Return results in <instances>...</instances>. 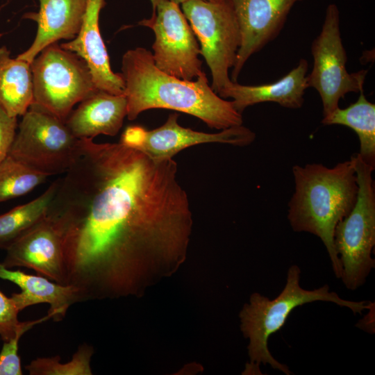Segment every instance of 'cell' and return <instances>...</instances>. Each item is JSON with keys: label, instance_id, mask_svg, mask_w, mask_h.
Wrapping results in <instances>:
<instances>
[{"label": "cell", "instance_id": "obj_1", "mask_svg": "<svg viewBox=\"0 0 375 375\" xmlns=\"http://www.w3.org/2000/svg\"><path fill=\"white\" fill-rule=\"evenodd\" d=\"M80 140L47 211L62 235L65 284L83 301L137 295L148 272L187 253L193 220L177 163Z\"/></svg>", "mask_w": 375, "mask_h": 375}, {"label": "cell", "instance_id": "obj_2", "mask_svg": "<svg viewBox=\"0 0 375 375\" xmlns=\"http://www.w3.org/2000/svg\"><path fill=\"white\" fill-rule=\"evenodd\" d=\"M121 69L128 120L147 110L164 108L194 116L217 130L243 124L242 114L232 101L213 91L205 72L192 81L169 75L156 66L151 52L143 47L125 52Z\"/></svg>", "mask_w": 375, "mask_h": 375}, {"label": "cell", "instance_id": "obj_3", "mask_svg": "<svg viewBox=\"0 0 375 375\" xmlns=\"http://www.w3.org/2000/svg\"><path fill=\"white\" fill-rule=\"evenodd\" d=\"M294 192L288 203V218L296 232L320 238L330 257L333 272L341 278L342 265L334 244L335 229L353 209L358 195L357 177L351 158L333 167L307 164L292 167Z\"/></svg>", "mask_w": 375, "mask_h": 375}, {"label": "cell", "instance_id": "obj_4", "mask_svg": "<svg viewBox=\"0 0 375 375\" xmlns=\"http://www.w3.org/2000/svg\"><path fill=\"white\" fill-rule=\"evenodd\" d=\"M301 269L292 265L287 274L286 284L274 299L259 294L251 295L249 303L240 312L241 330L249 340V356L253 364H269L286 375L291 374L288 367L277 361L269 351L268 339L285 324L290 313L298 306L316 301L333 302L349 308L354 314H361L365 309H372L369 301H352L342 299L329 286L308 290L300 286Z\"/></svg>", "mask_w": 375, "mask_h": 375}, {"label": "cell", "instance_id": "obj_5", "mask_svg": "<svg viewBox=\"0 0 375 375\" xmlns=\"http://www.w3.org/2000/svg\"><path fill=\"white\" fill-rule=\"evenodd\" d=\"M358 186L356 203L349 214L337 224L334 244L342 265L341 278L346 288L355 290L364 284L375 260L374 167L357 153L351 156Z\"/></svg>", "mask_w": 375, "mask_h": 375}, {"label": "cell", "instance_id": "obj_6", "mask_svg": "<svg viewBox=\"0 0 375 375\" xmlns=\"http://www.w3.org/2000/svg\"><path fill=\"white\" fill-rule=\"evenodd\" d=\"M65 122L33 103L22 115L8 155L48 176L65 173L81 155Z\"/></svg>", "mask_w": 375, "mask_h": 375}, {"label": "cell", "instance_id": "obj_7", "mask_svg": "<svg viewBox=\"0 0 375 375\" xmlns=\"http://www.w3.org/2000/svg\"><path fill=\"white\" fill-rule=\"evenodd\" d=\"M33 103L65 122L74 106L98 90L85 61L58 42L31 62Z\"/></svg>", "mask_w": 375, "mask_h": 375}, {"label": "cell", "instance_id": "obj_8", "mask_svg": "<svg viewBox=\"0 0 375 375\" xmlns=\"http://www.w3.org/2000/svg\"><path fill=\"white\" fill-rule=\"evenodd\" d=\"M181 5L210 70V87L219 94L232 82L228 71L235 64L241 44L234 10L228 0H188Z\"/></svg>", "mask_w": 375, "mask_h": 375}, {"label": "cell", "instance_id": "obj_9", "mask_svg": "<svg viewBox=\"0 0 375 375\" xmlns=\"http://www.w3.org/2000/svg\"><path fill=\"white\" fill-rule=\"evenodd\" d=\"M340 22L338 6L330 3L326 10L322 30L311 44L313 67L307 75L308 85L315 88L320 96L323 117L339 108L340 100L347 94L363 90L367 74L366 69L348 72Z\"/></svg>", "mask_w": 375, "mask_h": 375}, {"label": "cell", "instance_id": "obj_10", "mask_svg": "<svg viewBox=\"0 0 375 375\" xmlns=\"http://www.w3.org/2000/svg\"><path fill=\"white\" fill-rule=\"evenodd\" d=\"M139 24L154 33L151 53L160 70L186 81L194 80L204 72L197 39L179 4L160 0L155 15Z\"/></svg>", "mask_w": 375, "mask_h": 375}, {"label": "cell", "instance_id": "obj_11", "mask_svg": "<svg viewBox=\"0 0 375 375\" xmlns=\"http://www.w3.org/2000/svg\"><path fill=\"white\" fill-rule=\"evenodd\" d=\"M178 114H170L162 126L152 130L129 126L122 133L119 142L160 161L172 159L181 151L197 144L220 143L244 147L256 138L255 133L243 125L209 133L184 128L178 124Z\"/></svg>", "mask_w": 375, "mask_h": 375}, {"label": "cell", "instance_id": "obj_12", "mask_svg": "<svg viewBox=\"0 0 375 375\" xmlns=\"http://www.w3.org/2000/svg\"><path fill=\"white\" fill-rule=\"evenodd\" d=\"M301 1L228 0L241 34V44L231 74L233 82H238L240 73L250 57L278 36L291 9Z\"/></svg>", "mask_w": 375, "mask_h": 375}, {"label": "cell", "instance_id": "obj_13", "mask_svg": "<svg viewBox=\"0 0 375 375\" xmlns=\"http://www.w3.org/2000/svg\"><path fill=\"white\" fill-rule=\"evenodd\" d=\"M6 250L4 267H26L65 285L62 235L47 214Z\"/></svg>", "mask_w": 375, "mask_h": 375}, {"label": "cell", "instance_id": "obj_14", "mask_svg": "<svg viewBox=\"0 0 375 375\" xmlns=\"http://www.w3.org/2000/svg\"><path fill=\"white\" fill-rule=\"evenodd\" d=\"M105 5V0H87L78 34L74 39L60 45L85 61L98 90L113 94H124L123 78L120 73L112 72L100 33L99 15Z\"/></svg>", "mask_w": 375, "mask_h": 375}, {"label": "cell", "instance_id": "obj_15", "mask_svg": "<svg viewBox=\"0 0 375 375\" xmlns=\"http://www.w3.org/2000/svg\"><path fill=\"white\" fill-rule=\"evenodd\" d=\"M37 12L24 17L34 20L37 33L31 45L17 58L31 63L49 45L60 40H71L78 34L83 21L87 0H39Z\"/></svg>", "mask_w": 375, "mask_h": 375}, {"label": "cell", "instance_id": "obj_16", "mask_svg": "<svg viewBox=\"0 0 375 375\" xmlns=\"http://www.w3.org/2000/svg\"><path fill=\"white\" fill-rule=\"evenodd\" d=\"M308 62L301 58L297 65L276 82L259 85H244L231 82L218 94L223 99L231 98L234 108L241 114L249 106L264 102H274L290 108H300L308 88Z\"/></svg>", "mask_w": 375, "mask_h": 375}, {"label": "cell", "instance_id": "obj_17", "mask_svg": "<svg viewBox=\"0 0 375 375\" xmlns=\"http://www.w3.org/2000/svg\"><path fill=\"white\" fill-rule=\"evenodd\" d=\"M0 278L9 281L21 289V292L13 293L10 297L19 312L28 306L48 303L47 314L54 322H60L72 305L83 301L81 293L74 286L60 284L41 275L12 270L1 262Z\"/></svg>", "mask_w": 375, "mask_h": 375}, {"label": "cell", "instance_id": "obj_18", "mask_svg": "<svg viewBox=\"0 0 375 375\" xmlns=\"http://www.w3.org/2000/svg\"><path fill=\"white\" fill-rule=\"evenodd\" d=\"M126 115L127 101L124 94L98 90L72 110L65 124L78 139H93L101 134L115 136Z\"/></svg>", "mask_w": 375, "mask_h": 375}, {"label": "cell", "instance_id": "obj_19", "mask_svg": "<svg viewBox=\"0 0 375 375\" xmlns=\"http://www.w3.org/2000/svg\"><path fill=\"white\" fill-rule=\"evenodd\" d=\"M33 103L31 63L0 47V104L11 117L22 116Z\"/></svg>", "mask_w": 375, "mask_h": 375}, {"label": "cell", "instance_id": "obj_20", "mask_svg": "<svg viewBox=\"0 0 375 375\" xmlns=\"http://www.w3.org/2000/svg\"><path fill=\"white\" fill-rule=\"evenodd\" d=\"M358 100L345 108H338L323 117L324 125H342L351 128L360 142L358 154L367 163L375 165V104L360 92Z\"/></svg>", "mask_w": 375, "mask_h": 375}, {"label": "cell", "instance_id": "obj_21", "mask_svg": "<svg viewBox=\"0 0 375 375\" xmlns=\"http://www.w3.org/2000/svg\"><path fill=\"white\" fill-rule=\"evenodd\" d=\"M58 184L59 178L35 199L0 215V249L6 250L19 237L46 216Z\"/></svg>", "mask_w": 375, "mask_h": 375}, {"label": "cell", "instance_id": "obj_22", "mask_svg": "<svg viewBox=\"0 0 375 375\" xmlns=\"http://www.w3.org/2000/svg\"><path fill=\"white\" fill-rule=\"evenodd\" d=\"M48 177L8 155L0 162V202L26 194Z\"/></svg>", "mask_w": 375, "mask_h": 375}, {"label": "cell", "instance_id": "obj_23", "mask_svg": "<svg viewBox=\"0 0 375 375\" xmlns=\"http://www.w3.org/2000/svg\"><path fill=\"white\" fill-rule=\"evenodd\" d=\"M93 353V347L83 343L66 363H61L60 357L57 355L38 358L25 368L30 375H92L90 362Z\"/></svg>", "mask_w": 375, "mask_h": 375}, {"label": "cell", "instance_id": "obj_24", "mask_svg": "<svg viewBox=\"0 0 375 375\" xmlns=\"http://www.w3.org/2000/svg\"><path fill=\"white\" fill-rule=\"evenodd\" d=\"M51 319L47 314L42 318L26 322H21L15 335L8 341H4L0 351V375H22L21 359L18 354L19 342L21 337L34 326Z\"/></svg>", "mask_w": 375, "mask_h": 375}, {"label": "cell", "instance_id": "obj_25", "mask_svg": "<svg viewBox=\"0 0 375 375\" xmlns=\"http://www.w3.org/2000/svg\"><path fill=\"white\" fill-rule=\"evenodd\" d=\"M12 299L0 290V339L8 341L15 335L21 322Z\"/></svg>", "mask_w": 375, "mask_h": 375}, {"label": "cell", "instance_id": "obj_26", "mask_svg": "<svg viewBox=\"0 0 375 375\" xmlns=\"http://www.w3.org/2000/svg\"><path fill=\"white\" fill-rule=\"evenodd\" d=\"M17 118L10 116L0 104V162L10 153L17 132Z\"/></svg>", "mask_w": 375, "mask_h": 375}, {"label": "cell", "instance_id": "obj_27", "mask_svg": "<svg viewBox=\"0 0 375 375\" xmlns=\"http://www.w3.org/2000/svg\"><path fill=\"white\" fill-rule=\"evenodd\" d=\"M160 0H150L152 5V10H153L151 17L155 15L156 6L158 3L160 2Z\"/></svg>", "mask_w": 375, "mask_h": 375}, {"label": "cell", "instance_id": "obj_28", "mask_svg": "<svg viewBox=\"0 0 375 375\" xmlns=\"http://www.w3.org/2000/svg\"><path fill=\"white\" fill-rule=\"evenodd\" d=\"M177 4L183 3V2L188 1V0H170ZM208 1H215V0H208Z\"/></svg>", "mask_w": 375, "mask_h": 375}]
</instances>
